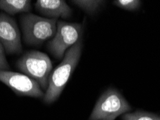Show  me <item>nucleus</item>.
Listing matches in <instances>:
<instances>
[{
	"label": "nucleus",
	"mask_w": 160,
	"mask_h": 120,
	"mask_svg": "<svg viewBox=\"0 0 160 120\" xmlns=\"http://www.w3.org/2000/svg\"><path fill=\"white\" fill-rule=\"evenodd\" d=\"M57 19L40 17L28 13L20 16V24L25 43L29 46H39L52 38L57 30Z\"/></svg>",
	"instance_id": "f03ea898"
},
{
	"label": "nucleus",
	"mask_w": 160,
	"mask_h": 120,
	"mask_svg": "<svg viewBox=\"0 0 160 120\" xmlns=\"http://www.w3.org/2000/svg\"><path fill=\"white\" fill-rule=\"evenodd\" d=\"M16 65L23 74L36 81L42 90L46 91L52 62L46 53L37 50L26 52L18 60Z\"/></svg>",
	"instance_id": "7ed1b4c3"
},
{
	"label": "nucleus",
	"mask_w": 160,
	"mask_h": 120,
	"mask_svg": "<svg viewBox=\"0 0 160 120\" xmlns=\"http://www.w3.org/2000/svg\"><path fill=\"white\" fill-rule=\"evenodd\" d=\"M82 25L64 21H58L57 30L53 39L47 48L48 51L57 59L64 57L66 52L82 38Z\"/></svg>",
	"instance_id": "39448f33"
},
{
	"label": "nucleus",
	"mask_w": 160,
	"mask_h": 120,
	"mask_svg": "<svg viewBox=\"0 0 160 120\" xmlns=\"http://www.w3.org/2000/svg\"><path fill=\"white\" fill-rule=\"evenodd\" d=\"M122 120H160V116L154 113L137 110L134 112L124 114Z\"/></svg>",
	"instance_id": "9d476101"
},
{
	"label": "nucleus",
	"mask_w": 160,
	"mask_h": 120,
	"mask_svg": "<svg viewBox=\"0 0 160 120\" xmlns=\"http://www.w3.org/2000/svg\"><path fill=\"white\" fill-rule=\"evenodd\" d=\"M31 9V1L30 0H0V10L8 15L28 13Z\"/></svg>",
	"instance_id": "1a4fd4ad"
},
{
	"label": "nucleus",
	"mask_w": 160,
	"mask_h": 120,
	"mask_svg": "<svg viewBox=\"0 0 160 120\" xmlns=\"http://www.w3.org/2000/svg\"><path fill=\"white\" fill-rule=\"evenodd\" d=\"M35 7L39 13L50 19H67L72 15V9L63 0H38Z\"/></svg>",
	"instance_id": "6e6552de"
},
{
	"label": "nucleus",
	"mask_w": 160,
	"mask_h": 120,
	"mask_svg": "<svg viewBox=\"0 0 160 120\" xmlns=\"http://www.w3.org/2000/svg\"><path fill=\"white\" fill-rule=\"evenodd\" d=\"M115 5L128 11H136L140 8L142 2L138 0H116Z\"/></svg>",
	"instance_id": "f8f14e48"
},
{
	"label": "nucleus",
	"mask_w": 160,
	"mask_h": 120,
	"mask_svg": "<svg viewBox=\"0 0 160 120\" xmlns=\"http://www.w3.org/2000/svg\"><path fill=\"white\" fill-rule=\"evenodd\" d=\"M0 81L9 87L17 95L34 98L44 97L45 94L38 83L23 74L0 70Z\"/></svg>",
	"instance_id": "423d86ee"
},
{
	"label": "nucleus",
	"mask_w": 160,
	"mask_h": 120,
	"mask_svg": "<svg viewBox=\"0 0 160 120\" xmlns=\"http://www.w3.org/2000/svg\"><path fill=\"white\" fill-rule=\"evenodd\" d=\"M82 50V40L81 38L68 49L62 62L51 72L48 80V89L43 97L45 103L51 104L59 98L78 64Z\"/></svg>",
	"instance_id": "f257e3e1"
},
{
	"label": "nucleus",
	"mask_w": 160,
	"mask_h": 120,
	"mask_svg": "<svg viewBox=\"0 0 160 120\" xmlns=\"http://www.w3.org/2000/svg\"><path fill=\"white\" fill-rule=\"evenodd\" d=\"M73 3L88 14H94L104 4L103 1H72Z\"/></svg>",
	"instance_id": "9b49d317"
},
{
	"label": "nucleus",
	"mask_w": 160,
	"mask_h": 120,
	"mask_svg": "<svg viewBox=\"0 0 160 120\" xmlns=\"http://www.w3.org/2000/svg\"><path fill=\"white\" fill-rule=\"evenodd\" d=\"M131 110V105L121 93L109 88L98 99L89 120H115Z\"/></svg>",
	"instance_id": "20e7f679"
},
{
	"label": "nucleus",
	"mask_w": 160,
	"mask_h": 120,
	"mask_svg": "<svg viewBox=\"0 0 160 120\" xmlns=\"http://www.w3.org/2000/svg\"><path fill=\"white\" fill-rule=\"evenodd\" d=\"M0 43L8 55L20 54L22 51L18 25L10 16L0 12Z\"/></svg>",
	"instance_id": "0eeeda50"
},
{
	"label": "nucleus",
	"mask_w": 160,
	"mask_h": 120,
	"mask_svg": "<svg viewBox=\"0 0 160 120\" xmlns=\"http://www.w3.org/2000/svg\"><path fill=\"white\" fill-rule=\"evenodd\" d=\"M9 65L5 56L4 47L0 43V70H9Z\"/></svg>",
	"instance_id": "ddd939ff"
}]
</instances>
